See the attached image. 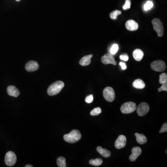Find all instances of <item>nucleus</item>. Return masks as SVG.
Segmentation results:
<instances>
[{"label": "nucleus", "instance_id": "14", "mask_svg": "<svg viewBox=\"0 0 167 167\" xmlns=\"http://www.w3.org/2000/svg\"><path fill=\"white\" fill-rule=\"evenodd\" d=\"M8 94L11 96L17 97L20 94L19 90L16 87L13 86H8L7 88Z\"/></svg>", "mask_w": 167, "mask_h": 167}, {"label": "nucleus", "instance_id": "15", "mask_svg": "<svg viewBox=\"0 0 167 167\" xmlns=\"http://www.w3.org/2000/svg\"><path fill=\"white\" fill-rule=\"evenodd\" d=\"M93 56L92 54L83 57L79 61V64L82 66H86L89 65L91 62V58Z\"/></svg>", "mask_w": 167, "mask_h": 167}, {"label": "nucleus", "instance_id": "28", "mask_svg": "<svg viewBox=\"0 0 167 167\" xmlns=\"http://www.w3.org/2000/svg\"><path fill=\"white\" fill-rule=\"evenodd\" d=\"M167 131V123H165L164 125H162L161 128L160 129L159 133H164V132H166Z\"/></svg>", "mask_w": 167, "mask_h": 167}, {"label": "nucleus", "instance_id": "18", "mask_svg": "<svg viewBox=\"0 0 167 167\" xmlns=\"http://www.w3.org/2000/svg\"><path fill=\"white\" fill-rule=\"evenodd\" d=\"M133 86L135 88L139 89H142L144 88L145 86V84L143 80L141 79H137L133 82Z\"/></svg>", "mask_w": 167, "mask_h": 167}, {"label": "nucleus", "instance_id": "34", "mask_svg": "<svg viewBox=\"0 0 167 167\" xmlns=\"http://www.w3.org/2000/svg\"><path fill=\"white\" fill-rule=\"evenodd\" d=\"M16 1H21V0H16Z\"/></svg>", "mask_w": 167, "mask_h": 167}, {"label": "nucleus", "instance_id": "6", "mask_svg": "<svg viewBox=\"0 0 167 167\" xmlns=\"http://www.w3.org/2000/svg\"><path fill=\"white\" fill-rule=\"evenodd\" d=\"M16 155L12 151H8L6 153L5 157V162L6 164L9 167L14 165L16 162Z\"/></svg>", "mask_w": 167, "mask_h": 167}, {"label": "nucleus", "instance_id": "4", "mask_svg": "<svg viewBox=\"0 0 167 167\" xmlns=\"http://www.w3.org/2000/svg\"><path fill=\"white\" fill-rule=\"evenodd\" d=\"M153 28L156 31L158 36L162 37L164 36V28L162 22L160 19L155 18L152 21Z\"/></svg>", "mask_w": 167, "mask_h": 167}, {"label": "nucleus", "instance_id": "17", "mask_svg": "<svg viewBox=\"0 0 167 167\" xmlns=\"http://www.w3.org/2000/svg\"><path fill=\"white\" fill-rule=\"evenodd\" d=\"M97 152H99L101 155L105 157L108 158L110 157L111 153L109 151L105 149L102 148L101 146H98L97 148Z\"/></svg>", "mask_w": 167, "mask_h": 167}, {"label": "nucleus", "instance_id": "10", "mask_svg": "<svg viewBox=\"0 0 167 167\" xmlns=\"http://www.w3.org/2000/svg\"><path fill=\"white\" fill-rule=\"evenodd\" d=\"M126 142H127V139L125 136L123 135L119 136L115 143L116 148L117 149L123 148L126 146Z\"/></svg>", "mask_w": 167, "mask_h": 167}, {"label": "nucleus", "instance_id": "5", "mask_svg": "<svg viewBox=\"0 0 167 167\" xmlns=\"http://www.w3.org/2000/svg\"><path fill=\"white\" fill-rule=\"evenodd\" d=\"M103 96L105 99L109 102L113 101L115 98V93L114 90L110 86L106 87L104 90Z\"/></svg>", "mask_w": 167, "mask_h": 167}, {"label": "nucleus", "instance_id": "11", "mask_svg": "<svg viewBox=\"0 0 167 167\" xmlns=\"http://www.w3.org/2000/svg\"><path fill=\"white\" fill-rule=\"evenodd\" d=\"M132 154L129 156V160L131 162L135 161L137 160L138 157L141 154L142 149L140 147H134L131 149Z\"/></svg>", "mask_w": 167, "mask_h": 167}, {"label": "nucleus", "instance_id": "12", "mask_svg": "<svg viewBox=\"0 0 167 167\" xmlns=\"http://www.w3.org/2000/svg\"><path fill=\"white\" fill-rule=\"evenodd\" d=\"M39 65L38 63L34 61H30L25 66L26 70L28 72H34L38 69Z\"/></svg>", "mask_w": 167, "mask_h": 167}, {"label": "nucleus", "instance_id": "25", "mask_svg": "<svg viewBox=\"0 0 167 167\" xmlns=\"http://www.w3.org/2000/svg\"><path fill=\"white\" fill-rule=\"evenodd\" d=\"M153 3L152 1H147L146 3L144 5V9L145 11H148L149 10H151V8H153Z\"/></svg>", "mask_w": 167, "mask_h": 167}, {"label": "nucleus", "instance_id": "8", "mask_svg": "<svg viewBox=\"0 0 167 167\" xmlns=\"http://www.w3.org/2000/svg\"><path fill=\"white\" fill-rule=\"evenodd\" d=\"M136 110L138 115L140 116H144L146 115L149 111V106L146 103L142 102L139 104Z\"/></svg>", "mask_w": 167, "mask_h": 167}, {"label": "nucleus", "instance_id": "1", "mask_svg": "<svg viewBox=\"0 0 167 167\" xmlns=\"http://www.w3.org/2000/svg\"><path fill=\"white\" fill-rule=\"evenodd\" d=\"M81 136H82L79 131L74 129L68 134L64 136V139L66 142L73 144L79 141L81 139Z\"/></svg>", "mask_w": 167, "mask_h": 167}, {"label": "nucleus", "instance_id": "33", "mask_svg": "<svg viewBox=\"0 0 167 167\" xmlns=\"http://www.w3.org/2000/svg\"><path fill=\"white\" fill-rule=\"evenodd\" d=\"M33 166H32L31 165H27L25 166V167H33Z\"/></svg>", "mask_w": 167, "mask_h": 167}, {"label": "nucleus", "instance_id": "21", "mask_svg": "<svg viewBox=\"0 0 167 167\" xmlns=\"http://www.w3.org/2000/svg\"><path fill=\"white\" fill-rule=\"evenodd\" d=\"M102 160L101 159H100V158H97L95 160L92 159L89 161V164H90L95 166H100L102 164Z\"/></svg>", "mask_w": 167, "mask_h": 167}, {"label": "nucleus", "instance_id": "20", "mask_svg": "<svg viewBox=\"0 0 167 167\" xmlns=\"http://www.w3.org/2000/svg\"><path fill=\"white\" fill-rule=\"evenodd\" d=\"M57 163L59 167H66V158L64 157H59L58 158V159H57Z\"/></svg>", "mask_w": 167, "mask_h": 167}, {"label": "nucleus", "instance_id": "32", "mask_svg": "<svg viewBox=\"0 0 167 167\" xmlns=\"http://www.w3.org/2000/svg\"><path fill=\"white\" fill-rule=\"evenodd\" d=\"M119 65L121 66L122 69L123 70H126V68H127V66H126V64H125V63L121 62H120Z\"/></svg>", "mask_w": 167, "mask_h": 167}, {"label": "nucleus", "instance_id": "29", "mask_svg": "<svg viewBox=\"0 0 167 167\" xmlns=\"http://www.w3.org/2000/svg\"><path fill=\"white\" fill-rule=\"evenodd\" d=\"M158 92H160L162 91H165L167 92V83L163 84H162V86L161 87L158 89Z\"/></svg>", "mask_w": 167, "mask_h": 167}, {"label": "nucleus", "instance_id": "24", "mask_svg": "<svg viewBox=\"0 0 167 167\" xmlns=\"http://www.w3.org/2000/svg\"><path fill=\"white\" fill-rule=\"evenodd\" d=\"M101 109L99 107H97L91 111L90 114L92 116H98L101 113Z\"/></svg>", "mask_w": 167, "mask_h": 167}, {"label": "nucleus", "instance_id": "9", "mask_svg": "<svg viewBox=\"0 0 167 167\" xmlns=\"http://www.w3.org/2000/svg\"><path fill=\"white\" fill-rule=\"evenodd\" d=\"M101 61L105 65L109 64H112L114 66L116 65V61L115 60L113 55L110 53H107L103 56L101 58Z\"/></svg>", "mask_w": 167, "mask_h": 167}, {"label": "nucleus", "instance_id": "16", "mask_svg": "<svg viewBox=\"0 0 167 167\" xmlns=\"http://www.w3.org/2000/svg\"><path fill=\"white\" fill-rule=\"evenodd\" d=\"M144 55V52L139 49L135 50L133 53V57L136 60L138 61H141L143 58Z\"/></svg>", "mask_w": 167, "mask_h": 167}, {"label": "nucleus", "instance_id": "3", "mask_svg": "<svg viewBox=\"0 0 167 167\" xmlns=\"http://www.w3.org/2000/svg\"><path fill=\"white\" fill-rule=\"evenodd\" d=\"M136 109L137 105L132 102L125 103L120 108L121 112L124 114H129L135 112Z\"/></svg>", "mask_w": 167, "mask_h": 167}, {"label": "nucleus", "instance_id": "2", "mask_svg": "<svg viewBox=\"0 0 167 167\" xmlns=\"http://www.w3.org/2000/svg\"><path fill=\"white\" fill-rule=\"evenodd\" d=\"M65 84L62 81H56L52 84L47 90V93L50 96L56 95L60 92Z\"/></svg>", "mask_w": 167, "mask_h": 167}, {"label": "nucleus", "instance_id": "30", "mask_svg": "<svg viewBox=\"0 0 167 167\" xmlns=\"http://www.w3.org/2000/svg\"><path fill=\"white\" fill-rule=\"evenodd\" d=\"M86 102L87 103L90 104L92 102L93 100V96L92 95H90L88 96H87L86 99Z\"/></svg>", "mask_w": 167, "mask_h": 167}, {"label": "nucleus", "instance_id": "23", "mask_svg": "<svg viewBox=\"0 0 167 167\" xmlns=\"http://www.w3.org/2000/svg\"><path fill=\"white\" fill-rule=\"evenodd\" d=\"M167 75L166 73H162L160 74V79H159V83L161 84L167 83Z\"/></svg>", "mask_w": 167, "mask_h": 167}, {"label": "nucleus", "instance_id": "26", "mask_svg": "<svg viewBox=\"0 0 167 167\" xmlns=\"http://www.w3.org/2000/svg\"><path fill=\"white\" fill-rule=\"evenodd\" d=\"M118 46L116 44H114V45L112 46L110 49V53L113 55L116 53V52L118 51Z\"/></svg>", "mask_w": 167, "mask_h": 167}, {"label": "nucleus", "instance_id": "19", "mask_svg": "<svg viewBox=\"0 0 167 167\" xmlns=\"http://www.w3.org/2000/svg\"><path fill=\"white\" fill-rule=\"evenodd\" d=\"M136 137L137 138V141L138 142L139 144H144L147 142V139L146 137L142 134H139L138 133H136L135 134Z\"/></svg>", "mask_w": 167, "mask_h": 167}, {"label": "nucleus", "instance_id": "13", "mask_svg": "<svg viewBox=\"0 0 167 167\" xmlns=\"http://www.w3.org/2000/svg\"><path fill=\"white\" fill-rule=\"evenodd\" d=\"M125 27L129 31L137 30L138 28V24L137 22L133 20L128 21L125 24Z\"/></svg>", "mask_w": 167, "mask_h": 167}, {"label": "nucleus", "instance_id": "27", "mask_svg": "<svg viewBox=\"0 0 167 167\" xmlns=\"http://www.w3.org/2000/svg\"><path fill=\"white\" fill-rule=\"evenodd\" d=\"M131 0H126L125 3L123 6V10H127L131 8Z\"/></svg>", "mask_w": 167, "mask_h": 167}, {"label": "nucleus", "instance_id": "7", "mask_svg": "<svg viewBox=\"0 0 167 167\" xmlns=\"http://www.w3.org/2000/svg\"><path fill=\"white\" fill-rule=\"evenodd\" d=\"M151 67L152 70L156 72H161L166 69V64L162 60H158L153 61L151 64Z\"/></svg>", "mask_w": 167, "mask_h": 167}, {"label": "nucleus", "instance_id": "22", "mask_svg": "<svg viewBox=\"0 0 167 167\" xmlns=\"http://www.w3.org/2000/svg\"><path fill=\"white\" fill-rule=\"evenodd\" d=\"M121 14L122 12L121 11L116 10L114 11H112L110 14V16L111 19H112V20H116V19H117V16L118 15Z\"/></svg>", "mask_w": 167, "mask_h": 167}, {"label": "nucleus", "instance_id": "31", "mask_svg": "<svg viewBox=\"0 0 167 167\" xmlns=\"http://www.w3.org/2000/svg\"><path fill=\"white\" fill-rule=\"evenodd\" d=\"M120 59L121 60H124V61H127L129 60L128 56L127 55V54H122L121 55H120Z\"/></svg>", "mask_w": 167, "mask_h": 167}]
</instances>
